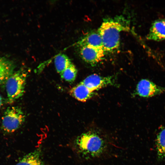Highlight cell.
Returning a JSON list of instances; mask_svg holds the SVG:
<instances>
[{"label":"cell","mask_w":165,"mask_h":165,"mask_svg":"<svg viewBox=\"0 0 165 165\" xmlns=\"http://www.w3.org/2000/svg\"><path fill=\"white\" fill-rule=\"evenodd\" d=\"M24 69L14 72L6 81V89L9 102L13 103L24 93L28 73Z\"/></svg>","instance_id":"obj_3"},{"label":"cell","mask_w":165,"mask_h":165,"mask_svg":"<svg viewBox=\"0 0 165 165\" xmlns=\"http://www.w3.org/2000/svg\"><path fill=\"white\" fill-rule=\"evenodd\" d=\"M25 119V115L20 108L9 107L2 117V128L6 133L13 132L20 127Z\"/></svg>","instance_id":"obj_4"},{"label":"cell","mask_w":165,"mask_h":165,"mask_svg":"<svg viewBox=\"0 0 165 165\" xmlns=\"http://www.w3.org/2000/svg\"><path fill=\"white\" fill-rule=\"evenodd\" d=\"M70 93L78 100L85 102L92 97L93 92L81 82L72 88Z\"/></svg>","instance_id":"obj_9"},{"label":"cell","mask_w":165,"mask_h":165,"mask_svg":"<svg viewBox=\"0 0 165 165\" xmlns=\"http://www.w3.org/2000/svg\"><path fill=\"white\" fill-rule=\"evenodd\" d=\"M156 150L159 156L165 158V128L159 133L156 139Z\"/></svg>","instance_id":"obj_14"},{"label":"cell","mask_w":165,"mask_h":165,"mask_svg":"<svg viewBox=\"0 0 165 165\" xmlns=\"http://www.w3.org/2000/svg\"><path fill=\"white\" fill-rule=\"evenodd\" d=\"M146 38L156 41L165 40V18L156 19L152 22Z\"/></svg>","instance_id":"obj_8"},{"label":"cell","mask_w":165,"mask_h":165,"mask_svg":"<svg viewBox=\"0 0 165 165\" xmlns=\"http://www.w3.org/2000/svg\"><path fill=\"white\" fill-rule=\"evenodd\" d=\"M165 93V87L156 84L150 80L143 79L137 85L136 93L142 97L149 98Z\"/></svg>","instance_id":"obj_5"},{"label":"cell","mask_w":165,"mask_h":165,"mask_svg":"<svg viewBox=\"0 0 165 165\" xmlns=\"http://www.w3.org/2000/svg\"><path fill=\"white\" fill-rule=\"evenodd\" d=\"M91 91L98 90L108 86L114 84L112 76L103 77L96 74L91 75L81 82Z\"/></svg>","instance_id":"obj_7"},{"label":"cell","mask_w":165,"mask_h":165,"mask_svg":"<svg viewBox=\"0 0 165 165\" xmlns=\"http://www.w3.org/2000/svg\"><path fill=\"white\" fill-rule=\"evenodd\" d=\"M3 103V99L2 97L0 95V107L2 105Z\"/></svg>","instance_id":"obj_16"},{"label":"cell","mask_w":165,"mask_h":165,"mask_svg":"<svg viewBox=\"0 0 165 165\" xmlns=\"http://www.w3.org/2000/svg\"><path fill=\"white\" fill-rule=\"evenodd\" d=\"M14 69L12 61L4 57H0V86L6 82L14 73Z\"/></svg>","instance_id":"obj_11"},{"label":"cell","mask_w":165,"mask_h":165,"mask_svg":"<svg viewBox=\"0 0 165 165\" xmlns=\"http://www.w3.org/2000/svg\"><path fill=\"white\" fill-rule=\"evenodd\" d=\"M40 151L35 150L24 156L16 165H44Z\"/></svg>","instance_id":"obj_12"},{"label":"cell","mask_w":165,"mask_h":165,"mask_svg":"<svg viewBox=\"0 0 165 165\" xmlns=\"http://www.w3.org/2000/svg\"><path fill=\"white\" fill-rule=\"evenodd\" d=\"M79 47V54L82 59L86 62L94 65L101 61L105 52L104 49L90 46Z\"/></svg>","instance_id":"obj_6"},{"label":"cell","mask_w":165,"mask_h":165,"mask_svg":"<svg viewBox=\"0 0 165 165\" xmlns=\"http://www.w3.org/2000/svg\"><path fill=\"white\" fill-rule=\"evenodd\" d=\"M77 73L75 66L72 63L60 74L62 79L68 82H72L75 80Z\"/></svg>","instance_id":"obj_15"},{"label":"cell","mask_w":165,"mask_h":165,"mask_svg":"<svg viewBox=\"0 0 165 165\" xmlns=\"http://www.w3.org/2000/svg\"><path fill=\"white\" fill-rule=\"evenodd\" d=\"M129 29L128 21L122 16L104 20L98 31L101 37L105 51L111 52L118 49L120 33Z\"/></svg>","instance_id":"obj_2"},{"label":"cell","mask_w":165,"mask_h":165,"mask_svg":"<svg viewBox=\"0 0 165 165\" xmlns=\"http://www.w3.org/2000/svg\"><path fill=\"white\" fill-rule=\"evenodd\" d=\"M77 44L78 46H90L104 49L102 38L98 31L87 35L80 40Z\"/></svg>","instance_id":"obj_10"},{"label":"cell","mask_w":165,"mask_h":165,"mask_svg":"<svg viewBox=\"0 0 165 165\" xmlns=\"http://www.w3.org/2000/svg\"><path fill=\"white\" fill-rule=\"evenodd\" d=\"M74 143L76 152L87 162L110 156L116 147L111 134L94 127L87 129L78 135Z\"/></svg>","instance_id":"obj_1"},{"label":"cell","mask_w":165,"mask_h":165,"mask_svg":"<svg viewBox=\"0 0 165 165\" xmlns=\"http://www.w3.org/2000/svg\"><path fill=\"white\" fill-rule=\"evenodd\" d=\"M54 62L56 70L60 74L72 63L69 57L64 53L57 55L54 58Z\"/></svg>","instance_id":"obj_13"}]
</instances>
